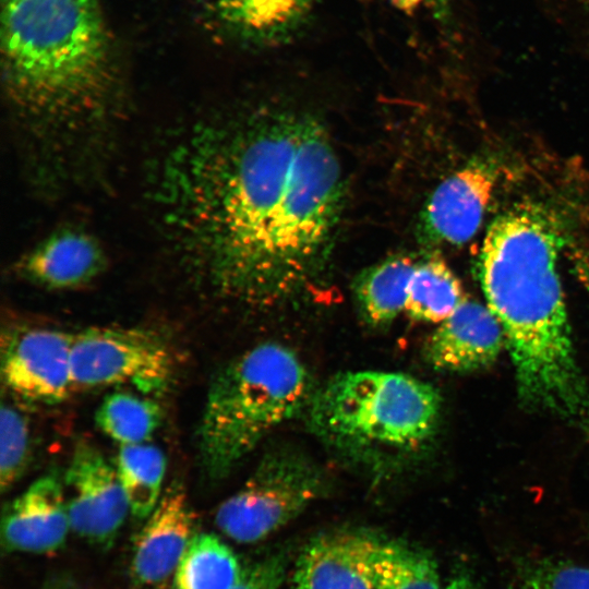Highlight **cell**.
<instances>
[{
	"label": "cell",
	"instance_id": "obj_1",
	"mask_svg": "<svg viewBox=\"0 0 589 589\" xmlns=\"http://www.w3.org/2000/svg\"><path fill=\"white\" fill-rule=\"evenodd\" d=\"M153 196L184 266L218 297L271 305L327 260L344 200L325 128L274 110L232 127L201 122L157 167Z\"/></svg>",
	"mask_w": 589,
	"mask_h": 589
},
{
	"label": "cell",
	"instance_id": "obj_2",
	"mask_svg": "<svg viewBox=\"0 0 589 589\" xmlns=\"http://www.w3.org/2000/svg\"><path fill=\"white\" fill-rule=\"evenodd\" d=\"M560 233L550 215L519 204L493 219L480 252V280L498 320L526 406L589 433V387L578 366L556 268Z\"/></svg>",
	"mask_w": 589,
	"mask_h": 589
},
{
	"label": "cell",
	"instance_id": "obj_3",
	"mask_svg": "<svg viewBox=\"0 0 589 589\" xmlns=\"http://www.w3.org/2000/svg\"><path fill=\"white\" fill-rule=\"evenodd\" d=\"M1 51L10 104L34 139L70 146L108 120L115 75L97 0L3 4Z\"/></svg>",
	"mask_w": 589,
	"mask_h": 589
},
{
	"label": "cell",
	"instance_id": "obj_4",
	"mask_svg": "<svg viewBox=\"0 0 589 589\" xmlns=\"http://www.w3.org/2000/svg\"><path fill=\"white\" fill-rule=\"evenodd\" d=\"M441 396L429 383L385 371L339 373L316 388L311 432L335 455L384 478L410 465L436 432Z\"/></svg>",
	"mask_w": 589,
	"mask_h": 589
},
{
	"label": "cell",
	"instance_id": "obj_5",
	"mask_svg": "<svg viewBox=\"0 0 589 589\" xmlns=\"http://www.w3.org/2000/svg\"><path fill=\"white\" fill-rule=\"evenodd\" d=\"M316 388L288 347L263 342L212 378L196 432L199 458L221 479L275 429L306 410Z\"/></svg>",
	"mask_w": 589,
	"mask_h": 589
},
{
	"label": "cell",
	"instance_id": "obj_6",
	"mask_svg": "<svg viewBox=\"0 0 589 589\" xmlns=\"http://www.w3.org/2000/svg\"><path fill=\"white\" fill-rule=\"evenodd\" d=\"M327 484L322 468L302 452L272 449L244 484L219 505L216 526L236 542H260L323 497Z\"/></svg>",
	"mask_w": 589,
	"mask_h": 589
},
{
	"label": "cell",
	"instance_id": "obj_7",
	"mask_svg": "<svg viewBox=\"0 0 589 589\" xmlns=\"http://www.w3.org/2000/svg\"><path fill=\"white\" fill-rule=\"evenodd\" d=\"M73 387L132 385L147 396L164 393L173 376L170 348L156 332L131 326H95L73 335Z\"/></svg>",
	"mask_w": 589,
	"mask_h": 589
},
{
	"label": "cell",
	"instance_id": "obj_8",
	"mask_svg": "<svg viewBox=\"0 0 589 589\" xmlns=\"http://www.w3.org/2000/svg\"><path fill=\"white\" fill-rule=\"evenodd\" d=\"M63 484L73 532L92 544L110 546L130 512L116 467L94 444L81 440Z\"/></svg>",
	"mask_w": 589,
	"mask_h": 589
},
{
	"label": "cell",
	"instance_id": "obj_9",
	"mask_svg": "<svg viewBox=\"0 0 589 589\" xmlns=\"http://www.w3.org/2000/svg\"><path fill=\"white\" fill-rule=\"evenodd\" d=\"M73 334L45 327L8 330L1 340V376L14 395L38 404L63 401L73 388Z\"/></svg>",
	"mask_w": 589,
	"mask_h": 589
},
{
	"label": "cell",
	"instance_id": "obj_10",
	"mask_svg": "<svg viewBox=\"0 0 589 589\" xmlns=\"http://www.w3.org/2000/svg\"><path fill=\"white\" fill-rule=\"evenodd\" d=\"M382 538L337 529L311 539L293 572V589H375V558Z\"/></svg>",
	"mask_w": 589,
	"mask_h": 589
},
{
	"label": "cell",
	"instance_id": "obj_11",
	"mask_svg": "<svg viewBox=\"0 0 589 589\" xmlns=\"http://www.w3.org/2000/svg\"><path fill=\"white\" fill-rule=\"evenodd\" d=\"M69 529L64 486L57 473L50 472L7 505L1 543L8 552L52 553L64 544Z\"/></svg>",
	"mask_w": 589,
	"mask_h": 589
},
{
	"label": "cell",
	"instance_id": "obj_12",
	"mask_svg": "<svg viewBox=\"0 0 589 589\" xmlns=\"http://www.w3.org/2000/svg\"><path fill=\"white\" fill-rule=\"evenodd\" d=\"M495 183V170L481 161H472L447 177L424 206L422 224L428 235L450 244H461L473 238Z\"/></svg>",
	"mask_w": 589,
	"mask_h": 589
},
{
	"label": "cell",
	"instance_id": "obj_13",
	"mask_svg": "<svg viewBox=\"0 0 589 589\" xmlns=\"http://www.w3.org/2000/svg\"><path fill=\"white\" fill-rule=\"evenodd\" d=\"M504 344L503 328L488 305L464 299L429 337L424 356L434 369L471 372L493 363Z\"/></svg>",
	"mask_w": 589,
	"mask_h": 589
},
{
	"label": "cell",
	"instance_id": "obj_14",
	"mask_svg": "<svg viewBox=\"0 0 589 589\" xmlns=\"http://www.w3.org/2000/svg\"><path fill=\"white\" fill-rule=\"evenodd\" d=\"M136 536L131 561L133 580L155 586L176 572L190 541L193 513L182 485L171 484Z\"/></svg>",
	"mask_w": 589,
	"mask_h": 589
},
{
	"label": "cell",
	"instance_id": "obj_15",
	"mask_svg": "<svg viewBox=\"0 0 589 589\" xmlns=\"http://www.w3.org/2000/svg\"><path fill=\"white\" fill-rule=\"evenodd\" d=\"M99 242L79 229L53 232L17 263L26 280L50 290L76 289L93 281L105 269Z\"/></svg>",
	"mask_w": 589,
	"mask_h": 589
},
{
	"label": "cell",
	"instance_id": "obj_16",
	"mask_svg": "<svg viewBox=\"0 0 589 589\" xmlns=\"http://www.w3.org/2000/svg\"><path fill=\"white\" fill-rule=\"evenodd\" d=\"M218 21L255 45L280 44L304 24L312 0H212Z\"/></svg>",
	"mask_w": 589,
	"mask_h": 589
},
{
	"label": "cell",
	"instance_id": "obj_17",
	"mask_svg": "<svg viewBox=\"0 0 589 589\" xmlns=\"http://www.w3.org/2000/svg\"><path fill=\"white\" fill-rule=\"evenodd\" d=\"M417 260L406 254L393 255L368 267L357 277L353 292L368 324L386 326L406 309Z\"/></svg>",
	"mask_w": 589,
	"mask_h": 589
},
{
	"label": "cell",
	"instance_id": "obj_18",
	"mask_svg": "<svg viewBox=\"0 0 589 589\" xmlns=\"http://www.w3.org/2000/svg\"><path fill=\"white\" fill-rule=\"evenodd\" d=\"M243 567L232 550L214 533L194 534L176 572L175 589H232Z\"/></svg>",
	"mask_w": 589,
	"mask_h": 589
},
{
	"label": "cell",
	"instance_id": "obj_19",
	"mask_svg": "<svg viewBox=\"0 0 589 589\" xmlns=\"http://www.w3.org/2000/svg\"><path fill=\"white\" fill-rule=\"evenodd\" d=\"M464 299L459 279L442 257L430 255L417 260L405 309L410 318L441 323Z\"/></svg>",
	"mask_w": 589,
	"mask_h": 589
},
{
	"label": "cell",
	"instance_id": "obj_20",
	"mask_svg": "<svg viewBox=\"0 0 589 589\" xmlns=\"http://www.w3.org/2000/svg\"><path fill=\"white\" fill-rule=\"evenodd\" d=\"M116 470L131 514L137 519L147 518L163 495L165 454L151 443L121 445Z\"/></svg>",
	"mask_w": 589,
	"mask_h": 589
},
{
	"label": "cell",
	"instance_id": "obj_21",
	"mask_svg": "<svg viewBox=\"0 0 589 589\" xmlns=\"http://www.w3.org/2000/svg\"><path fill=\"white\" fill-rule=\"evenodd\" d=\"M163 421V409L147 395L117 390L108 394L95 413L98 429L121 445L148 443Z\"/></svg>",
	"mask_w": 589,
	"mask_h": 589
},
{
	"label": "cell",
	"instance_id": "obj_22",
	"mask_svg": "<svg viewBox=\"0 0 589 589\" xmlns=\"http://www.w3.org/2000/svg\"><path fill=\"white\" fill-rule=\"evenodd\" d=\"M375 589H443L437 563L426 550L401 540L381 539Z\"/></svg>",
	"mask_w": 589,
	"mask_h": 589
},
{
	"label": "cell",
	"instance_id": "obj_23",
	"mask_svg": "<svg viewBox=\"0 0 589 589\" xmlns=\"http://www.w3.org/2000/svg\"><path fill=\"white\" fill-rule=\"evenodd\" d=\"M32 459L31 430L26 416L10 402L0 410V488L10 490Z\"/></svg>",
	"mask_w": 589,
	"mask_h": 589
},
{
	"label": "cell",
	"instance_id": "obj_24",
	"mask_svg": "<svg viewBox=\"0 0 589 589\" xmlns=\"http://www.w3.org/2000/svg\"><path fill=\"white\" fill-rule=\"evenodd\" d=\"M518 589H589V567L563 558L534 560L519 570Z\"/></svg>",
	"mask_w": 589,
	"mask_h": 589
},
{
	"label": "cell",
	"instance_id": "obj_25",
	"mask_svg": "<svg viewBox=\"0 0 589 589\" xmlns=\"http://www.w3.org/2000/svg\"><path fill=\"white\" fill-rule=\"evenodd\" d=\"M284 573L283 557L272 555L243 567L242 575L232 589H281Z\"/></svg>",
	"mask_w": 589,
	"mask_h": 589
},
{
	"label": "cell",
	"instance_id": "obj_26",
	"mask_svg": "<svg viewBox=\"0 0 589 589\" xmlns=\"http://www.w3.org/2000/svg\"><path fill=\"white\" fill-rule=\"evenodd\" d=\"M393 2L408 11L428 9L436 12V16L443 15L448 7V0H393Z\"/></svg>",
	"mask_w": 589,
	"mask_h": 589
},
{
	"label": "cell",
	"instance_id": "obj_27",
	"mask_svg": "<svg viewBox=\"0 0 589 589\" xmlns=\"http://www.w3.org/2000/svg\"><path fill=\"white\" fill-rule=\"evenodd\" d=\"M443 589H480L470 576L459 574L454 576Z\"/></svg>",
	"mask_w": 589,
	"mask_h": 589
},
{
	"label": "cell",
	"instance_id": "obj_28",
	"mask_svg": "<svg viewBox=\"0 0 589 589\" xmlns=\"http://www.w3.org/2000/svg\"><path fill=\"white\" fill-rule=\"evenodd\" d=\"M578 274L589 291V261L581 259L576 263Z\"/></svg>",
	"mask_w": 589,
	"mask_h": 589
},
{
	"label": "cell",
	"instance_id": "obj_29",
	"mask_svg": "<svg viewBox=\"0 0 589 589\" xmlns=\"http://www.w3.org/2000/svg\"><path fill=\"white\" fill-rule=\"evenodd\" d=\"M15 1H21V0H3V4L15 2Z\"/></svg>",
	"mask_w": 589,
	"mask_h": 589
}]
</instances>
